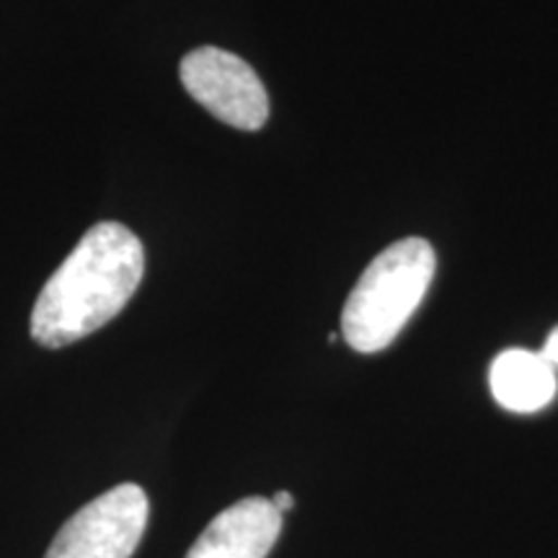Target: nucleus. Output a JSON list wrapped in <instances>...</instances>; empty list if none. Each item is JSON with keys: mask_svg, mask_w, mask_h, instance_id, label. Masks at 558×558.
I'll return each mask as SVG.
<instances>
[{"mask_svg": "<svg viewBox=\"0 0 558 558\" xmlns=\"http://www.w3.org/2000/svg\"><path fill=\"white\" fill-rule=\"evenodd\" d=\"M145 277L143 241L122 222H99L47 279L32 311V339L62 349L117 318Z\"/></svg>", "mask_w": 558, "mask_h": 558, "instance_id": "obj_1", "label": "nucleus"}, {"mask_svg": "<svg viewBox=\"0 0 558 558\" xmlns=\"http://www.w3.org/2000/svg\"><path fill=\"white\" fill-rule=\"evenodd\" d=\"M435 271V248L424 239L396 241L375 256L341 311V337L347 344L362 354L393 344L422 305Z\"/></svg>", "mask_w": 558, "mask_h": 558, "instance_id": "obj_2", "label": "nucleus"}, {"mask_svg": "<svg viewBox=\"0 0 558 558\" xmlns=\"http://www.w3.org/2000/svg\"><path fill=\"white\" fill-rule=\"evenodd\" d=\"M148 494L120 484L88 501L54 535L45 558H130L148 527Z\"/></svg>", "mask_w": 558, "mask_h": 558, "instance_id": "obj_3", "label": "nucleus"}, {"mask_svg": "<svg viewBox=\"0 0 558 558\" xmlns=\"http://www.w3.org/2000/svg\"><path fill=\"white\" fill-rule=\"evenodd\" d=\"M181 83L215 120L235 130L256 132L269 120V94L256 70L220 47H199L184 54Z\"/></svg>", "mask_w": 558, "mask_h": 558, "instance_id": "obj_4", "label": "nucleus"}, {"mask_svg": "<svg viewBox=\"0 0 558 558\" xmlns=\"http://www.w3.org/2000/svg\"><path fill=\"white\" fill-rule=\"evenodd\" d=\"M279 530L282 512L271 499H241L202 530L186 558H267Z\"/></svg>", "mask_w": 558, "mask_h": 558, "instance_id": "obj_5", "label": "nucleus"}, {"mask_svg": "<svg viewBox=\"0 0 558 558\" xmlns=\"http://www.w3.org/2000/svg\"><path fill=\"white\" fill-rule=\"evenodd\" d=\"M488 383L499 407L514 414H533V411L546 409L558 390L556 367L541 352H530V349L501 352L494 360Z\"/></svg>", "mask_w": 558, "mask_h": 558, "instance_id": "obj_6", "label": "nucleus"}, {"mask_svg": "<svg viewBox=\"0 0 558 558\" xmlns=\"http://www.w3.org/2000/svg\"><path fill=\"white\" fill-rule=\"evenodd\" d=\"M541 354L550 362V365L558 367V326L548 333V339H546V344H543Z\"/></svg>", "mask_w": 558, "mask_h": 558, "instance_id": "obj_7", "label": "nucleus"}, {"mask_svg": "<svg viewBox=\"0 0 558 558\" xmlns=\"http://www.w3.org/2000/svg\"><path fill=\"white\" fill-rule=\"evenodd\" d=\"M271 505H275L279 512H290L292 507H295V499H292V494L290 492H277L275 497H271Z\"/></svg>", "mask_w": 558, "mask_h": 558, "instance_id": "obj_8", "label": "nucleus"}]
</instances>
